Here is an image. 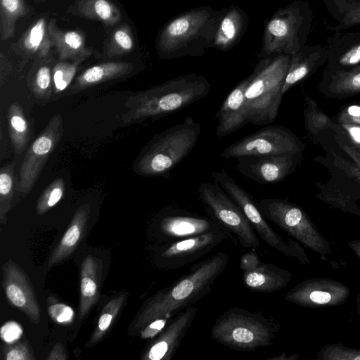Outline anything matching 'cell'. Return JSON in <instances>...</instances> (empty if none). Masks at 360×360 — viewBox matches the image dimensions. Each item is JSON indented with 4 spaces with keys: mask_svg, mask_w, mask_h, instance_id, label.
<instances>
[{
    "mask_svg": "<svg viewBox=\"0 0 360 360\" xmlns=\"http://www.w3.org/2000/svg\"><path fill=\"white\" fill-rule=\"evenodd\" d=\"M170 320L166 318L157 319L146 325L141 331V338H155L167 325Z\"/></svg>",
    "mask_w": 360,
    "mask_h": 360,
    "instance_id": "7dc6e473",
    "label": "cell"
},
{
    "mask_svg": "<svg viewBox=\"0 0 360 360\" xmlns=\"http://www.w3.org/2000/svg\"><path fill=\"white\" fill-rule=\"evenodd\" d=\"M210 89V83L202 75L179 76L130 96L121 121L134 124L173 114L206 97Z\"/></svg>",
    "mask_w": 360,
    "mask_h": 360,
    "instance_id": "7a4b0ae2",
    "label": "cell"
},
{
    "mask_svg": "<svg viewBox=\"0 0 360 360\" xmlns=\"http://www.w3.org/2000/svg\"><path fill=\"white\" fill-rule=\"evenodd\" d=\"M65 181L61 177L55 179L42 192L36 206L38 215H42L54 207L63 197Z\"/></svg>",
    "mask_w": 360,
    "mask_h": 360,
    "instance_id": "60d3db41",
    "label": "cell"
},
{
    "mask_svg": "<svg viewBox=\"0 0 360 360\" xmlns=\"http://www.w3.org/2000/svg\"><path fill=\"white\" fill-rule=\"evenodd\" d=\"M10 139L16 155L21 154L30 139V123L22 107L17 103H12L7 113Z\"/></svg>",
    "mask_w": 360,
    "mask_h": 360,
    "instance_id": "d6a6232c",
    "label": "cell"
},
{
    "mask_svg": "<svg viewBox=\"0 0 360 360\" xmlns=\"http://www.w3.org/2000/svg\"><path fill=\"white\" fill-rule=\"evenodd\" d=\"M321 360H360V349L347 347L341 343L325 345L319 352Z\"/></svg>",
    "mask_w": 360,
    "mask_h": 360,
    "instance_id": "b9f144b4",
    "label": "cell"
},
{
    "mask_svg": "<svg viewBox=\"0 0 360 360\" xmlns=\"http://www.w3.org/2000/svg\"><path fill=\"white\" fill-rule=\"evenodd\" d=\"M23 335L22 326L15 321L6 322L1 328L0 336L5 343H13L18 341Z\"/></svg>",
    "mask_w": 360,
    "mask_h": 360,
    "instance_id": "bcb514c9",
    "label": "cell"
},
{
    "mask_svg": "<svg viewBox=\"0 0 360 360\" xmlns=\"http://www.w3.org/2000/svg\"><path fill=\"white\" fill-rule=\"evenodd\" d=\"M357 306H358V311H359V313L360 314V297L359 296H358V299H357Z\"/></svg>",
    "mask_w": 360,
    "mask_h": 360,
    "instance_id": "db71d44e",
    "label": "cell"
},
{
    "mask_svg": "<svg viewBox=\"0 0 360 360\" xmlns=\"http://www.w3.org/2000/svg\"><path fill=\"white\" fill-rule=\"evenodd\" d=\"M279 329L277 323L261 312L231 307L215 320L210 338L230 349L252 352L270 346Z\"/></svg>",
    "mask_w": 360,
    "mask_h": 360,
    "instance_id": "8992f818",
    "label": "cell"
},
{
    "mask_svg": "<svg viewBox=\"0 0 360 360\" xmlns=\"http://www.w3.org/2000/svg\"><path fill=\"white\" fill-rule=\"evenodd\" d=\"M326 42V62L323 70H347L360 65V31L336 30Z\"/></svg>",
    "mask_w": 360,
    "mask_h": 360,
    "instance_id": "ac0fdd59",
    "label": "cell"
},
{
    "mask_svg": "<svg viewBox=\"0 0 360 360\" xmlns=\"http://www.w3.org/2000/svg\"><path fill=\"white\" fill-rule=\"evenodd\" d=\"M2 285L11 304L22 311L34 323L41 321V308L29 278L13 260L2 266Z\"/></svg>",
    "mask_w": 360,
    "mask_h": 360,
    "instance_id": "2e32d148",
    "label": "cell"
},
{
    "mask_svg": "<svg viewBox=\"0 0 360 360\" xmlns=\"http://www.w3.org/2000/svg\"><path fill=\"white\" fill-rule=\"evenodd\" d=\"M90 211L88 203L82 204L77 208L68 229L49 258V267L64 261L77 248L86 233Z\"/></svg>",
    "mask_w": 360,
    "mask_h": 360,
    "instance_id": "603a6c76",
    "label": "cell"
},
{
    "mask_svg": "<svg viewBox=\"0 0 360 360\" xmlns=\"http://www.w3.org/2000/svg\"><path fill=\"white\" fill-rule=\"evenodd\" d=\"M312 21V9L307 1L295 0L278 9L264 22L257 58L297 53L306 45Z\"/></svg>",
    "mask_w": 360,
    "mask_h": 360,
    "instance_id": "52a82bcc",
    "label": "cell"
},
{
    "mask_svg": "<svg viewBox=\"0 0 360 360\" xmlns=\"http://www.w3.org/2000/svg\"><path fill=\"white\" fill-rule=\"evenodd\" d=\"M126 297V293L122 292L106 303L98 319L96 326L87 342V347L96 345L106 334L120 311Z\"/></svg>",
    "mask_w": 360,
    "mask_h": 360,
    "instance_id": "d590c367",
    "label": "cell"
},
{
    "mask_svg": "<svg viewBox=\"0 0 360 360\" xmlns=\"http://www.w3.org/2000/svg\"><path fill=\"white\" fill-rule=\"evenodd\" d=\"M298 358H299V354H291V355L288 356L285 352H282V354H280L279 356H274V357H270V358H268L267 359H271V360H295V359H297Z\"/></svg>",
    "mask_w": 360,
    "mask_h": 360,
    "instance_id": "816d5d0a",
    "label": "cell"
},
{
    "mask_svg": "<svg viewBox=\"0 0 360 360\" xmlns=\"http://www.w3.org/2000/svg\"><path fill=\"white\" fill-rule=\"evenodd\" d=\"M305 144L289 129L273 125L262 128L227 146L220 156L225 159L245 155L295 154L302 153Z\"/></svg>",
    "mask_w": 360,
    "mask_h": 360,
    "instance_id": "8fae6325",
    "label": "cell"
},
{
    "mask_svg": "<svg viewBox=\"0 0 360 360\" xmlns=\"http://www.w3.org/2000/svg\"><path fill=\"white\" fill-rule=\"evenodd\" d=\"M68 359L67 353L64 347L60 344H56L48 356L46 358L47 360H66Z\"/></svg>",
    "mask_w": 360,
    "mask_h": 360,
    "instance_id": "f907efd6",
    "label": "cell"
},
{
    "mask_svg": "<svg viewBox=\"0 0 360 360\" xmlns=\"http://www.w3.org/2000/svg\"><path fill=\"white\" fill-rule=\"evenodd\" d=\"M221 225L215 220L174 210L162 217L159 231L166 243L207 233Z\"/></svg>",
    "mask_w": 360,
    "mask_h": 360,
    "instance_id": "d6986e66",
    "label": "cell"
},
{
    "mask_svg": "<svg viewBox=\"0 0 360 360\" xmlns=\"http://www.w3.org/2000/svg\"><path fill=\"white\" fill-rule=\"evenodd\" d=\"M248 16L241 8L231 5L227 8L219 22L213 47L221 51H229L237 45L245 34Z\"/></svg>",
    "mask_w": 360,
    "mask_h": 360,
    "instance_id": "83f0119b",
    "label": "cell"
},
{
    "mask_svg": "<svg viewBox=\"0 0 360 360\" xmlns=\"http://www.w3.org/2000/svg\"><path fill=\"white\" fill-rule=\"evenodd\" d=\"M302 153L245 155L237 159V169L246 178L262 184H274L292 174L301 160Z\"/></svg>",
    "mask_w": 360,
    "mask_h": 360,
    "instance_id": "9a60e30c",
    "label": "cell"
},
{
    "mask_svg": "<svg viewBox=\"0 0 360 360\" xmlns=\"http://www.w3.org/2000/svg\"><path fill=\"white\" fill-rule=\"evenodd\" d=\"M14 163L11 162L0 169V219L6 224V215L11 208L14 196Z\"/></svg>",
    "mask_w": 360,
    "mask_h": 360,
    "instance_id": "f35d334b",
    "label": "cell"
},
{
    "mask_svg": "<svg viewBox=\"0 0 360 360\" xmlns=\"http://www.w3.org/2000/svg\"><path fill=\"white\" fill-rule=\"evenodd\" d=\"M49 32L59 60H86L92 50L86 47L84 33L79 30H63L56 24V20L49 22Z\"/></svg>",
    "mask_w": 360,
    "mask_h": 360,
    "instance_id": "d4e9b609",
    "label": "cell"
},
{
    "mask_svg": "<svg viewBox=\"0 0 360 360\" xmlns=\"http://www.w3.org/2000/svg\"><path fill=\"white\" fill-rule=\"evenodd\" d=\"M330 16L337 22L333 27L345 30L360 25V0H321Z\"/></svg>",
    "mask_w": 360,
    "mask_h": 360,
    "instance_id": "1f68e13d",
    "label": "cell"
},
{
    "mask_svg": "<svg viewBox=\"0 0 360 360\" xmlns=\"http://www.w3.org/2000/svg\"><path fill=\"white\" fill-rule=\"evenodd\" d=\"M349 295V288L340 281L314 278L292 287L285 300L303 307L319 308L343 304Z\"/></svg>",
    "mask_w": 360,
    "mask_h": 360,
    "instance_id": "5bb4252c",
    "label": "cell"
},
{
    "mask_svg": "<svg viewBox=\"0 0 360 360\" xmlns=\"http://www.w3.org/2000/svg\"><path fill=\"white\" fill-rule=\"evenodd\" d=\"M198 192L212 219L233 233L243 248L257 249L259 247V240L250 222L217 183L202 182L198 186Z\"/></svg>",
    "mask_w": 360,
    "mask_h": 360,
    "instance_id": "30bf717a",
    "label": "cell"
},
{
    "mask_svg": "<svg viewBox=\"0 0 360 360\" xmlns=\"http://www.w3.org/2000/svg\"><path fill=\"white\" fill-rule=\"evenodd\" d=\"M291 56L278 54L259 59L248 77L245 98L248 123L263 125L276 118Z\"/></svg>",
    "mask_w": 360,
    "mask_h": 360,
    "instance_id": "277c9868",
    "label": "cell"
},
{
    "mask_svg": "<svg viewBox=\"0 0 360 360\" xmlns=\"http://www.w3.org/2000/svg\"><path fill=\"white\" fill-rule=\"evenodd\" d=\"M257 205L266 220L274 223L304 247L320 255L332 253L328 241L300 206L279 198H263Z\"/></svg>",
    "mask_w": 360,
    "mask_h": 360,
    "instance_id": "ba28073f",
    "label": "cell"
},
{
    "mask_svg": "<svg viewBox=\"0 0 360 360\" xmlns=\"http://www.w3.org/2000/svg\"><path fill=\"white\" fill-rule=\"evenodd\" d=\"M63 134V117L59 114L54 115L25 153L20 168L17 187L20 193L26 195L32 190Z\"/></svg>",
    "mask_w": 360,
    "mask_h": 360,
    "instance_id": "7c38bea8",
    "label": "cell"
},
{
    "mask_svg": "<svg viewBox=\"0 0 360 360\" xmlns=\"http://www.w3.org/2000/svg\"><path fill=\"white\" fill-rule=\"evenodd\" d=\"M29 8L25 0H0V38L6 41L15 32L17 21L27 15Z\"/></svg>",
    "mask_w": 360,
    "mask_h": 360,
    "instance_id": "e575fe53",
    "label": "cell"
},
{
    "mask_svg": "<svg viewBox=\"0 0 360 360\" xmlns=\"http://www.w3.org/2000/svg\"><path fill=\"white\" fill-rule=\"evenodd\" d=\"M352 146V145H351ZM354 147V146H353ZM360 153V146L354 147Z\"/></svg>",
    "mask_w": 360,
    "mask_h": 360,
    "instance_id": "11a10c76",
    "label": "cell"
},
{
    "mask_svg": "<svg viewBox=\"0 0 360 360\" xmlns=\"http://www.w3.org/2000/svg\"><path fill=\"white\" fill-rule=\"evenodd\" d=\"M317 89L325 96L336 99L360 94V65L347 70H323Z\"/></svg>",
    "mask_w": 360,
    "mask_h": 360,
    "instance_id": "484cf974",
    "label": "cell"
},
{
    "mask_svg": "<svg viewBox=\"0 0 360 360\" xmlns=\"http://www.w3.org/2000/svg\"><path fill=\"white\" fill-rule=\"evenodd\" d=\"M201 125L187 116L181 123L156 134L135 161L134 171L143 176H167L195 146Z\"/></svg>",
    "mask_w": 360,
    "mask_h": 360,
    "instance_id": "5b68a950",
    "label": "cell"
},
{
    "mask_svg": "<svg viewBox=\"0 0 360 360\" xmlns=\"http://www.w3.org/2000/svg\"><path fill=\"white\" fill-rule=\"evenodd\" d=\"M335 122L349 124L360 127V103H353L342 108L336 117Z\"/></svg>",
    "mask_w": 360,
    "mask_h": 360,
    "instance_id": "f6af8a7d",
    "label": "cell"
},
{
    "mask_svg": "<svg viewBox=\"0 0 360 360\" xmlns=\"http://www.w3.org/2000/svg\"><path fill=\"white\" fill-rule=\"evenodd\" d=\"M229 260L226 253L219 251L192 265L188 274L150 298L138 314L134 328L142 329L160 318L171 320L184 309L193 306L211 291L214 281L225 271Z\"/></svg>",
    "mask_w": 360,
    "mask_h": 360,
    "instance_id": "6da1fadb",
    "label": "cell"
},
{
    "mask_svg": "<svg viewBox=\"0 0 360 360\" xmlns=\"http://www.w3.org/2000/svg\"><path fill=\"white\" fill-rule=\"evenodd\" d=\"M101 261L92 255L84 258L80 271L79 317L86 316L99 299L100 278L102 274Z\"/></svg>",
    "mask_w": 360,
    "mask_h": 360,
    "instance_id": "f1b7e54d",
    "label": "cell"
},
{
    "mask_svg": "<svg viewBox=\"0 0 360 360\" xmlns=\"http://www.w3.org/2000/svg\"><path fill=\"white\" fill-rule=\"evenodd\" d=\"M134 70V65L125 61H108L94 65L75 78L70 91H83L103 82L124 77Z\"/></svg>",
    "mask_w": 360,
    "mask_h": 360,
    "instance_id": "4316f807",
    "label": "cell"
},
{
    "mask_svg": "<svg viewBox=\"0 0 360 360\" xmlns=\"http://www.w3.org/2000/svg\"><path fill=\"white\" fill-rule=\"evenodd\" d=\"M289 271L271 263L261 262L255 269L243 272V283L254 292H273L285 288L292 279Z\"/></svg>",
    "mask_w": 360,
    "mask_h": 360,
    "instance_id": "7402d4cb",
    "label": "cell"
},
{
    "mask_svg": "<svg viewBox=\"0 0 360 360\" xmlns=\"http://www.w3.org/2000/svg\"><path fill=\"white\" fill-rule=\"evenodd\" d=\"M326 62V48L320 44L305 45L292 54L282 88V94L284 95L293 86L308 79L324 65Z\"/></svg>",
    "mask_w": 360,
    "mask_h": 360,
    "instance_id": "44dd1931",
    "label": "cell"
},
{
    "mask_svg": "<svg viewBox=\"0 0 360 360\" xmlns=\"http://www.w3.org/2000/svg\"><path fill=\"white\" fill-rule=\"evenodd\" d=\"M79 17L113 26L122 20L120 8L110 0H77L67 11Z\"/></svg>",
    "mask_w": 360,
    "mask_h": 360,
    "instance_id": "f546056e",
    "label": "cell"
},
{
    "mask_svg": "<svg viewBox=\"0 0 360 360\" xmlns=\"http://www.w3.org/2000/svg\"><path fill=\"white\" fill-rule=\"evenodd\" d=\"M320 198L328 204L335 206L342 210L354 212L355 202L352 195L339 189L335 185L329 182L319 185Z\"/></svg>",
    "mask_w": 360,
    "mask_h": 360,
    "instance_id": "ab89813d",
    "label": "cell"
},
{
    "mask_svg": "<svg viewBox=\"0 0 360 360\" xmlns=\"http://www.w3.org/2000/svg\"><path fill=\"white\" fill-rule=\"evenodd\" d=\"M261 262V260L255 252H246L240 257V268L243 272L251 271L255 269Z\"/></svg>",
    "mask_w": 360,
    "mask_h": 360,
    "instance_id": "c3c4849f",
    "label": "cell"
},
{
    "mask_svg": "<svg viewBox=\"0 0 360 360\" xmlns=\"http://www.w3.org/2000/svg\"><path fill=\"white\" fill-rule=\"evenodd\" d=\"M335 138L340 148L360 167V153L343 139L338 136H335Z\"/></svg>",
    "mask_w": 360,
    "mask_h": 360,
    "instance_id": "681fc988",
    "label": "cell"
},
{
    "mask_svg": "<svg viewBox=\"0 0 360 360\" xmlns=\"http://www.w3.org/2000/svg\"><path fill=\"white\" fill-rule=\"evenodd\" d=\"M197 311V307L190 306L176 314L149 344L141 359L143 360H171L191 327Z\"/></svg>",
    "mask_w": 360,
    "mask_h": 360,
    "instance_id": "e0dca14e",
    "label": "cell"
},
{
    "mask_svg": "<svg viewBox=\"0 0 360 360\" xmlns=\"http://www.w3.org/2000/svg\"><path fill=\"white\" fill-rule=\"evenodd\" d=\"M227 237L222 226L191 238L167 243L158 252L160 264L178 269L211 252Z\"/></svg>",
    "mask_w": 360,
    "mask_h": 360,
    "instance_id": "4fadbf2b",
    "label": "cell"
},
{
    "mask_svg": "<svg viewBox=\"0 0 360 360\" xmlns=\"http://www.w3.org/2000/svg\"><path fill=\"white\" fill-rule=\"evenodd\" d=\"M48 312L53 321L64 325L72 323L75 316V312L72 307L59 302L53 297L48 298Z\"/></svg>",
    "mask_w": 360,
    "mask_h": 360,
    "instance_id": "ee69618b",
    "label": "cell"
},
{
    "mask_svg": "<svg viewBox=\"0 0 360 360\" xmlns=\"http://www.w3.org/2000/svg\"><path fill=\"white\" fill-rule=\"evenodd\" d=\"M227 8L214 10L203 6L169 19L157 37L156 49L161 59L201 57L213 47L221 19Z\"/></svg>",
    "mask_w": 360,
    "mask_h": 360,
    "instance_id": "3957f363",
    "label": "cell"
},
{
    "mask_svg": "<svg viewBox=\"0 0 360 360\" xmlns=\"http://www.w3.org/2000/svg\"><path fill=\"white\" fill-rule=\"evenodd\" d=\"M304 124L305 128L313 139H319L321 134L326 131L334 134L335 122L334 118L325 114L317 105L316 102L309 96L304 94Z\"/></svg>",
    "mask_w": 360,
    "mask_h": 360,
    "instance_id": "836d02e7",
    "label": "cell"
},
{
    "mask_svg": "<svg viewBox=\"0 0 360 360\" xmlns=\"http://www.w3.org/2000/svg\"><path fill=\"white\" fill-rule=\"evenodd\" d=\"M84 60H60L55 63L52 72L53 94H60L70 86L78 67Z\"/></svg>",
    "mask_w": 360,
    "mask_h": 360,
    "instance_id": "74e56055",
    "label": "cell"
},
{
    "mask_svg": "<svg viewBox=\"0 0 360 360\" xmlns=\"http://www.w3.org/2000/svg\"><path fill=\"white\" fill-rule=\"evenodd\" d=\"M212 177L239 206L255 231L269 246L285 256L295 258L302 264L309 262V257L299 243L290 239L288 242L283 240L273 230L262 214L257 202L225 169L213 172Z\"/></svg>",
    "mask_w": 360,
    "mask_h": 360,
    "instance_id": "9c48e42d",
    "label": "cell"
},
{
    "mask_svg": "<svg viewBox=\"0 0 360 360\" xmlns=\"http://www.w3.org/2000/svg\"><path fill=\"white\" fill-rule=\"evenodd\" d=\"M44 18L34 22L13 45L14 51L26 59H40L51 56L53 46Z\"/></svg>",
    "mask_w": 360,
    "mask_h": 360,
    "instance_id": "cb8c5ba5",
    "label": "cell"
},
{
    "mask_svg": "<svg viewBox=\"0 0 360 360\" xmlns=\"http://www.w3.org/2000/svg\"><path fill=\"white\" fill-rule=\"evenodd\" d=\"M1 359L6 360H34L32 350L27 341L5 343L1 348Z\"/></svg>",
    "mask_w": 360,
    "mask_h": 360,
    "instance_id": "7bdbcfd3",
    "label": "cell"
},
{
    "mask_svg": "<svg viewBox=\"0 0 360 360\" xmlns=\"http://www.w3.org/2000/svg\"><path fill=\"white\" fill-rule=\"evenodd\" d=\"M248 77L243 79L227 96L217 113L218 137H224L248 123L245 92Z\"/></svg>",
    "mask_w": 360,
    "mask_h": 360,
    "instance_id": "ffe728a7",
    "label": "cell"
},
{
    "mask_svg": "<svg viewBox=\"0 0 360 360\" xmlns=\"http://www.w3.org/2000/svg\"><path fill=\"white\" fill-rule=\"evenodd\" d=\"M134 49V40L131 28L127 24H124L110 35L105 54L108 58H115L128 54Z\"/></svg>",
    "mask_w": 360,
    "mask_h": 360,
    "instance_id": "8d00e7d4",
    "label": "cell"
},
{
    "mask_svg": "<svg viewBox=\"0 0 360 360\" xmlns=\"http://www.w3.org/2000/svg\"><path fill=\"white\" fill-rule=\"evenodd\" d=\"M348 245L360 259V240L349 241Z\"/></svg>",
    "mask_w": 360,
    "mask_h": 360,
    "instance_id": "f5cc1de1",
    "label": "cell"
},
{
    "mask_svg": "<svg viewBox=\"0 0 360 360\" xmlns=\"http://www.w3.org/2000/svg\"><path fill=\"white\" fill-rule=\"evenodd\" d=\"M56 63L52 56L36 59L29 73L30 89L41 103L48 102L53 93L52 72Z\"/></svg>",
    "mask_w": 360,
    "mask_h": 360,
    "instance_id": "4dcf8cb0",
    "label": "cell"
}]
</instances>
